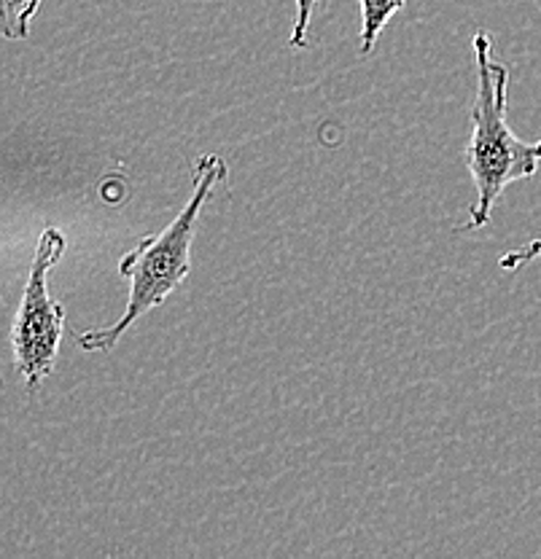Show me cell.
I'll return each instance as SVG.
<instances>
[{"mask_svg": "<svg viewBox=\"0 0 541 559\" xmlns=\"http://www.w3.org/2000/svg\"><path fill=\"white\" fill-rule=\"evenodd\" d=\"M477 62V100L471 114V140L467 145V165L474 180L477 200L471 205L467 231L482 229L491 221L493 207L506 186L531 178L541 165V140L526 143L511 132L506 121V86L509 70L493 57V38L477 33L474 40Z\"/></svg>", "mask_w": 541, "mask_h": 559, "instance_id": "2", "label": "cell"}, {"mask_svg": "<svg viewBox=\"0 0 541 559\" xmlns=\"http://www.w3.org/2000/svg\"><path fill=\"white\" fill-rule=\"evenodd\" d=\"M44 0H0V20H3V35L9 40L27 38L31 20Z\"/></svg>", "mask_w": 541, "mask_h": 559, "instance_id": "5", "label": "cell"}, {"mask_svg": "<svg viewBox=\"0 0 541 559\" xmlns=\"http://www.w3.org/2000/svg\"><path fill=\"white\" fill-rule=\"evenodd\" d=\"M531 261H541V237L539 240H531L528 245H522V248L504 253L502 261H498V266L511 272V270H520V266L531 264Z\"/></svg>", "mask_w": 541, "mask_h": 559, "instance_id": "7", "label": "cell"}, {"mask_svg": "<svg viewBox=\"0 0 541 559\" xmlns=\"http://www.w3.org/2000/svg\"><path fill=\"white\" fill-rule=\"evenodd\" d=\"M66 253V237L60 229L49 226L38 237L33 255L31 277L22 294L20 312L14 323V360L16 371L31 390H36L55 371L57 349L66 331V310L60 301L49 296V270Z\"/></svg>", "mask_w": 541, "mask_h": 559, "instance_id": "3", "label": "cell"}, {"mask_svg": "<svg viewBox=\"0 0 541 559\" xmlns=\"http://www.w3.org/2000/svg\"><path fill=\"white\" fill-rule=\"evenodd\" d=\"M294 3H296V20H294V33H291V46H294V49H305L307 31H310V20L318 0H294Z\"/></svg>", "mask_w": 541, "mask_h": 559, "instance_id": "6", "label": "cell"}, {"mask_svg": "<svg viewBox=\"0 0 541 559\" xmlns=\"http://www.w3.org/2000/svg\"><path fill=\"white\" fill-rule=\"evenodd\" d=\"M407 0H358L361 5V38L358 51L369 55L375 49L377 38H380L383 27L393 20L399 9H404Z\"/></svg>", "mask_w": 541, "mask_h": 559, "instance_id": "4", "label": "cell"}, {"mask_svg": "<svg viewBox=\"0 0 541 559\" xmlns=\"http://www.w3.org/2000/svg\"><path fill=\"white\" fill-rule=\"evenodd\" d=\"M224 178L226 162L219 154H202L197 159L195 191H191L186 207L176 215V221L167 224L160 235L143 237L130 253L121 255L119 275L130 283V301H127L125 314L108 329H95L75 336L81 349H86V353L110 349L132 323H138V318L165 305V299L178 288L180 280L189 275V250L195 242L197 218H200V210L211 197V191Z\"/></svg>", "mask_w": 541, "mask_h": 559, "instance_id": "1", "label": "cell"}]
</instances>
